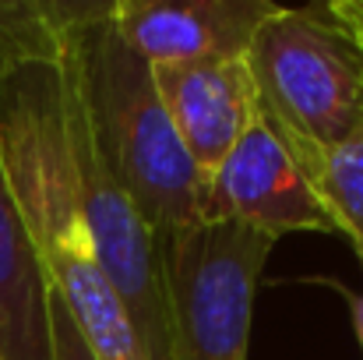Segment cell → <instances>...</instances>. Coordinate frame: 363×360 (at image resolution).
<instances>
[{
	"instance_id": "cell-9",
	"label": "cell",
	"mask_w": 363,
	"mask_h": 360,
	"mask_svg": "<svg viewBox=\"0 0 363 360\" xmlns=\"http://www.w3.org/2000/svg\"><path fill=\"white\" fill-rule=\"evenodd\" d=\"M314 177L339 237L353 244L357 258L363 265V124L332 152L303 163Z\"/></svg>"
},
{
	"instance_id": "cell-4",
	"label": "cell",
	"mask_w": 363,
	"mask_h": 360,
	"mask_svg": "<svg viewBox=\"0 0 363 360\" xmlns=\"http://www.w3.org/2000/svg\"><path fill=\"white\" fill-rule=\"evenodd\" d=\"M275 240L201 219L155 237L169 360H247L254 297Z\"/></svg>"
},
{
	"instance_id": "cell-8",
	"label": "cell",
	"mask_w": 363,
	"mask_h": 360,
	"mask_svg": "<svg viewBox=\"0 0 363 360\" xmlns=\"http://www.w3.org/2000/svg\"><path fill=\"white\" fill-rule=\"evenodd\" d=\"M0 360H53L50 283L0 163Z\"/></svg>"
},
{
	"instance_id": "cell-12",
	"label": "cell",
	"mask_w": 363,
	"mask_h": 360,
	"mask_svg": "<svg viewBox=\"0 0 363 360\" xmlns=\"http://www.w3.org/2000/svg\"><path fill=\"white\" fill-rule=\"evenodd\" d=\"M332 286L346 297V304H350V322H353V336H357V343H360L363 350V293L360 290H350V286H342L339 279H332Z\"/></svg>"
},
{
	"instance_id": "cell-5",
	"label": "cell",
	"mask_w": 363,
	"mask_h": 360,
	"mask_svg": "<svg viewBox=\"0 0 363 360\" xmlns=\"http://www.w3.org/2000/svg\"><path fill=\"white\" fill-rule=\"evenodd\" d=\"M201 219L237 223L279 240L286 234H339L296 148L257 117L223 166L205 180Z\"/></svg>"
},
{
	"instance_id": "cell-11",
	"label": "cell",
	"mask_w": 363,
	"mask_h": 360,
	"mask_svg": "<svg viewBox=\"0 0 363 360\" xmlns=\"http://www.w3.org/2000/svg\"><path fill=\"white\" fill-rule=\"evenodd\" d=\"M328 4H332V14L346 25V32L353 36V43L363 53V0H328Z\"/></svg>"
},
{
	"instance_id": "cell-7",
	"label": "cell",
	"mask_w": 363,
	"mask_h": 360,
	"mask_svg": "<svg viewBox=\"0 0 363 360\" xmlns=\"http://www.w3.org/2000/svg\"><path fill=\"white\" fill-rule=\"evenodd\" d=\"M152 75L184 152L191 156L201 180H208L247 134V127L261 117L247 57L166 64L152 67Z\"/></svg>"
},
{
	"instance_id": "cell-6",
	"label": "cell",
	"mask_w": 363,
	"mask_h": 360,
	"mask_svg": "<svg viewBox=\"0 0 363 360\" xmlns=\"http://www.w3.org/2000/svg\"><path fill=\"white\" fill-rule=\"evenodd\" d=\"M272 0H113L110 21L152 67L247 57Z\"/></svg>"
},
{
	"instance_id": "cell-2",
	"label": "cell",
	"mask_w": 363,
	"mask_h": 360,
	"mask_svg": "<svg viewBox=\"0 0 363 360\" xmlns=\"http://www.w3.org/2000/svg\"><path fill=\"white\" fill-rule=\"evenodd\" d=\"M67 71L85 124L145 227L159 237L201 223L205 180L159 99L152 64L110 21V4L85 0L67 39Z\"/></svg>"
},
{
	"instance_id": "cell-1",
	"label": "cell",
	"mask_w": 363,
	"mask_h": 360,
	"mask_svg": "<svg viewBox=\"0 0 363 360\" xmlns=\"http://www.w3.org/2000/svg\"><path fill=\"white\" fill-rule=\"evenodd\" d=\"M85 0H0V163L50 293L96 360H148L85 219L67 39Z\"/></svg>"
},
{
	"instance_id": "cell-3",
	"label": "cell",
	"mask_w": 363,
	"mask_h": 360,
	"mask_svg": "<svg viewBox=\"0 0 363 360\" xmlns=\"http://www.w3.org/2000/svg\"><path fill=\"white\" fill-rule=\"evenodd\" d=\"M261 117L311 163L363 124V53L332 4L275 11L247 46Z\"/></svg>"
},
{
	"instance_id": "cell-10",
	"label": "cell",
	"mask_w": 363,
	"mask_h": 360,
	"mask_svg": "<svg viewBox=\"0 0 363 360\" xmlns=\"http://www.w3.org/2000/svg\"><path fill=\"white\" fill-rule=\"evenodd\" d=\"M50 339H53V360H96L85 336L71 322L67 307L53 293H50Z\"/></svg>"
}]
</instances>
